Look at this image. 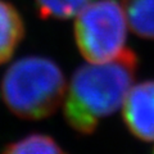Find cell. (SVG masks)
I'll return each mask as SVG.
<instances>
[{"label":"cell","instance_id":"cell-1","mask_svg":"<svg viewBox=\"0 0 154 154\" xmlns=\"http://www.w3.org/2000/svg\"><path fill=\"white\" fill-rule=\"evenodd\" d=\"M136 69L137 57L131 49L109 62L77 68L63 100L67 123L81 135L93 134L103 118L125 103Z\"/></svg>","mask_w":154,"mask_h":154},{"label":"cell","instance_id":"cell-2","mask_svg":"<svg viewBox=\"0 0 154 154\" xmlns=\"http://www.w3.org/2000/svg\"><path fill=\"white\" fill-rule=\"evenodd\" d=\"M66 79L50 58L28 55L16 60L2 80V96L9 110L23 119L54 114L66 96Z\"/></svg>","mask_w":154,"mask_h":154},{"label":"cell","instance_id":"cell-3","mask_svg":"<svg viewBox=\"0 0 154 154\" xmlns=\"http://www.w3.org/2000/svg\"><path fill=\"white\" fill-rule=\"evenodd\" d=\"M75 37L81 54L90 63H104L125 50L127 18L116 0L89 3L77 14Z\"/></svg>","mask_w":154,"mask_h":154},{"label":"cell","instance_id":"cell-4","mask_svg":"<svg viewBox=\"0 0 154 154\" xmlns=\"http://www.w3.org/2000/svg\"><path fill=\"white\" fill-rule=\"evenodd\" d=\"M123 119L136 137L154 141V80L130 89L123 103Z\"/></svg>","mask_w":154,"mask_h":154},{"label":"cell","instance_id":"cell-5","mask_svg":"<svg viewBox=\"0 0 154 154\" xmlns=\"http://www.w3.org/2000/svg\"><path fill=\"white\" fill-rule=\"evenodd\" d=\"M25 36V23L11 3L0 0V64L8 62Z\"/></svg>","mask_w":154,"mask_h":154},{"label":"cell","instance_id":"cell-6","mask_svg":"<svg viewBox=\"0 0 154 154\" xmlns=\"http://www.w3.org/2000/svg\"><path fill=\"white\" fill-rule=\"evenodd\" d=\"M131 30L144 38H154V0H123Z\"/></svg>","mask_w":154,"mask_h":154},{"label":"cell","instance_id":"cell-7","mask_svg":"<svg viewBox=\"0 0 154 154\" xmlns=\"http://www.w3.org/2000/svg\"><path fill=\"white\" fill-rule=\"evenodd\" d=\"M2 154H67V153L49 135L31 134L7 145Z\"/></svg>","mask_w":154,"mask_h":154},{"label":"cell","instance_id":"cell-8","mask_svg":"<svg viewBox=\"0 0 154 154\" xmlns=\"http://www.w3.org/2000/svg\"><path fill=\"white\" fill-rule=\"evenodd\" d=\"M37 12L44 19H69L89 4V0H35Z\"/></svg>","mask_w":154,"mask_h":154}]
</instances>
